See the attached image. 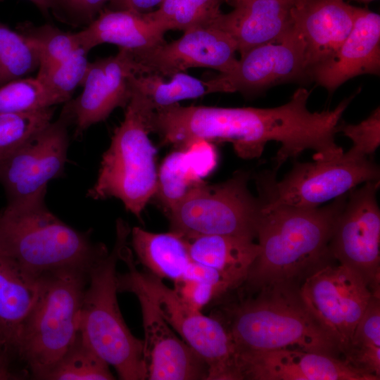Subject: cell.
Masks as SVG:
<instances>
[{"label": "cell", "instance_id": "cell-1", "mask_svg": "<svg viewBox=\"0 0 380 380\" xmlns=\"http://www.w3.org/2000/svg\"><path fill=\"white\" fill-rule=\"evenodd\" d=\"M309 96L306 89L299 88L287 103L270 108L175 103L144 117L149 132L158 134L163 144L182 147L195 139L227 141L238 156L253 159L262 155L267 142H279L274 157L277 170L306 150L323 156L334 146L336 114L331 110L310 111Z\"/></svg>", "mask_w": 380, "mask_h": 380}, {"label": "cell", "instance_id": "cell-2", "mask_svg": "<svg viewBox=\"0 0 380 380\" xmlns=\"http://www.w3.org/2000/svg\"><path fill=\"white\" fill-rule=\"evenodd\" d=\"M348 194L324 207L299 208L264 203L256 229L259 253L244 281L257 292L300 283L332 259L329 243Z\"/></svg>", "mask_w": 380, "mask_h": 380}, {"label": "cell", "instance_id": "cell-3", "mask_svg": "<svg viewBox=\"0 0 380 380\" xmlns=\"http://www.w3.org/2000/svg\"><path fill=\"white\" fill-rule=\"evenodd\" d=\"M0 253L25 277L37 280L61 268L89 270L108 251L89 232L63 222L41 199L5 207L0 214Z\"/></svg>", "mask_w": 380, "mask_h": 380}, {"label": "cell", "instance_id": "cell-4", "mask_svg": "<svg viewBox=\"0 0 380 380\" xmlns=\"http://www.w3.org/2000/svg\"><path fill=\"white\" fill-rule=\"evenodd\" d=\"M298 286L277 285L227 309V327L240 355L295 349L341 357L334 341L303 301Z\"/></svg>", "mask_w": 380, "mask_h": 380}, {"label": "cell", "instance_id": "cell-5", "mask_svg": "<svg viewBox=\"0 0 380 380\" xmlns=\"http://www.w3.org/2000/svg\"><path fill=\"white\" fill-rule=\"evenodd\" d=\"M131 229L122 220L116 224L110 252L89 270V282L80 315L79 331L85 341L117 372L122 380L147 379L144 341L126 325L119 308L117 264Z\"/></svg>", "mask_w": 380, "mask_h": 380}, {"label": "cell", "instance_id": "cell-6", "mask_svg": "<svg viewBox=\"0 0 380 380\" xmlns=\"http://www.w3.org/2000/svg\"><path fill=\"white\" fill-rule=\"evenodd\" d=\"M89 270L61 268L39 278L36 300L20 327L14 349V357L36 379L61 357L79 332Z\"/></svg>", "mask_w": 380, "mask_h": 380}, {"label": "cell", "instance_id": "cell-7", "mask_svg": "<svg viewBox=\"0 0 380 380\" xmlns=\"http://www.w3.org/2000/svg\"><path fill=\"white\" fill-rule=\"evenodd\" d=\"M125 108L124 120L114 131L97 179L87 196L94 200L117 198L140 219L157 189V149L148 138L142 113L130 103Z\"/></svg>", "mask_w": 380, "mask_h": 380}, {"label": "cell", "instance_id": "cell-8", "mask_svg": "<svg viewBox=\"0 0 380 380\" xmlns=\"http://www.w3.org/2000/svg\"><path fill=\"white\" fill-rule=\"evenodd\" d=\"M122 251L120 260L127 265L126 273L146 291L167 324L206 364L207 380L242 379L236 348L224 323L218 317L206 316L190 307L162 279L139 272L127 245Z\"/></svg>", "mask_w": 380, "mask_h": 380}, {"label": "cell", "instance_id": "cell-9", "mask_svg": "<svg viewBox=\"0 0 380 380\" xmlns=\"http://www.w3.org/2000/svg\"><path fill=\"white\" fill-rule=\"evenodd\" d=\"M249 178L241 170L220 184L203 182L167 212L170 231L185 239L205 235L255 239L262 202L249 191Z\"/></svg>", "mask_w": 380, "mask_h": 380}, {"label": "cell", "instance_id": "cell-10", "mask_svg": "<svg viewBox=\"0 0 380 380\" xmlns=\"http://www.w3.org/2000/svg\"><path fill=\"white\" fill-rule=\"evenodd\" d=\"M379 166L367 156L348 150L330 159L297 162L281 181L275 170L255 177L264 203L315 208L353 189L357 184L379 180Z\"/></svg>", "mask_w": 380, "mask_h": 380}, {"label": "cell", "instance_id": "cell-11", "mask_svg": "<svg viewBox=\"0 0 380 380\" xmlns=\"http://www.w3.org/2000/svg\"><path fill=\"white\" fill-rule=\"evenodd\" d=\"M299 292L343 357L373 295L366 281L349 267L328 263L308 275L300 285Z\"/></svg>", "mask_w": 380, "mask_h": 380}, {"label": "cell", "instance_id": "cell-12", "mask_svg": "<svg viewBox=\"0 0 380 380\" xmlns=\"http://www.w3.org/2000/svg\"><path fill=\"white\" fill-rule=\"evenodd\" d=\"M70 122L63 110L60 118L0 162V184L6 196V205L44 199L48 183L63 173Z\"/></svg>", "mask_w": 380, "mask_h": 380}, {"label": "cell", "instance_id": "cell-13", "mask_svg": "<svg viewBox=\"0 0 380 380\" xmlns=\"http://www.w3.org/2000/svg\"><path fill=\"white\" fill-rule=\"evenodd\" d=\"M379 180L351 189L334 224L329 243L334 259L360 274L373 295L380 296Z\"/></svg>", "mask_w": 380, "mask_h": 380}, {"label": "cell", "instance_id": "cell-14", "mask_svg": "<svg viewBox=\"0 0 380 380\" xmlns=\"http://www.w3.org/2000/svg\"><path fill=\"white\" fill-rule=\"evenodd\" d=\"M308 77L305 46L293 30L281 42L253 48L232 68L205 81L207 93H255L272 86Z\"/></svg>", "mask_w": 380, "mask_h": 380}, {"label": "cell", "instance_id": "cell-15", "mask_svg": "<svg viewBox=\"0 0 380 380\" xmlns=\"http://www.w3.org/2000/svg\"><path fill=\"white\" fill-rule=\"evenodd\" d=\"M117 285L118 292L134 294L140 303L147 379H208L206 364L175 334L146 291L126 272L118 274Z\"/></svg>", "mask_w": 380, "mask_h": 380}, {"label": "cell", "instance_id": "cell-16", "mask_svg": "<svg viewBox=\"0 0 380 380\" xmlns=\"http://www.w3.org/2000/svg\"><path fill=\"white\" fill-rule=\"evenodd\" d=\"M234 42L226 32L208 25L187 30L171 42L130 52L140 74L155 73L170 77L191 68H209L225 72L238 60Z\"/></svg>", "mask_w": 380, "mask_h": 380}, {"label": "cell", "instance_id": "cell-17", "mask_svg": "<svg viewBox=\"0 0 380 380\" xmlns=\"http://www.w3.org/2000/svg\"><path fill=\"white\" fill-rule=\"evenodd\" d=\"M140 74L132 53L119 49L115 56L89 63L81 94L63 110L81 134L105 120L118 107L125 108L131 97L130 77Z\"/></svg>", "mask_w": 380, "mask_h": 380}, {"label": "cell", "instance_id": "cell-18", "mask_svg": "<svg viewBox=\"0 0 380 380\" xmlns=\"http://www.w3.org/2000/svg\"><path fill=\"white\" fill-rule=\"evenodd\" d=\"M242 379L252 380H373L332 355L295 349L240 355Z\"/></svg>", "mask_w": 380, "mask_h": 380}, {"label": "cell", "instance_id": "cell-19", "mask_svg": "<svg viewBox=\"0 0 380 380\" xmlns=\"http://www.w3.org/2000/svg\"><path fill=\"white\" fill-rule=\"evenodd\" d=\"M380 15L355 8L350 32L337 51L311 70L309 77L333 92L348 80L363 74L379 75Z\"/></svg>", "mask_w": 380, "mask_h": 380}, {"label": "cell", "instance_id": "cell-20", "mask_svg": "<svg viewBox=\"0 0 380 380\" xmlns=\"http://www.w3.org/2000/svg\"><path fill=\"white\" fill-rule=\"evenodd\" d=\"M297 0H238L210 25L226 32L241 56L258 46L279 42L293 29Z\"/></svg>", "mask_w": 380, "mask_h": 380}, {"label": "cell", "instance_id": "cell-21", "mask_svg": "<svg viewBox=\"0 0 380 380\" xmlns=\"http://www.w3.org/2000/svg\"><path fill=\"white\" fill-rule=\"evenodd\" d=\"M355 6L343 0H299L293 9V28L305 46L308 75L328 59L351 30Z\"/></svg>", "mask_w": 380, "mask_h": 380}, {"label": "cell", "instance_id": "cell-22", "mask_svg": "<svg viewBox=\"0 0 380 380\" xmlns=\"http://www.w3.org/2000/svg\"><path fill=\"white\" fill-rule=\"evenodd\" d=\"M165 33L146 13L110 8L102 9L84 30L77 32L81 46L88 51L108 43L132 52L165 42Z\"/></svg>", "mask_w": 380, "mask_h": 380}, {"label": "cell", "instance_id": "cell-23", "mask_svg": "<svg viewBox=\"0 0 380 380\" xmlns=\"http://www.w3.org/2000/svg\"><path fill=\"white\" fill-rule=\"evenodd\" d=\"M191 260L212 267L234 287L243 284L259 253L254 239L232 235H205L186 239Z\"/></svg>", "mask_w": 380, "mask_h": 380}, {"label": "cell", "instance_id": "cell-24", "mask_svg": "<svg viewBox=\"0 0 380 380\" xmlns=\"http://www.w3.org/2000/svg\"><path fill=\"white\" fill-rule=\"evenodd\" d=\"M38 290L39 279L25 277L0 253V338L13 357L20 327Z\"/></svg>", "mask_w": 380, "mask_h": 380}, {"label": "cell", "instance_id": "cell-25", "mask_svg": "<svg viewBox=\"0 0 380 380\" xmlns=\"http://www.w3.org/2000/svg\"><path fill=\"white\" fill-rule=\"evenodd\" d=\"M130 234L134 251L149 273L174 282L183 277L191 261L184 238L171 231L153 233L138 227Z\"/></svg>", "mask_w": 380, "mask_h": 380}, {"label": "cell", "instance_id": "cell-26", "mask_svg": "<svg viewBox=\"0 0 380 380\" xmlns=\"http://www.w3.org/2000/svg\"><path fill=\"white\" fill-rule=\"evenodd\" d=\"M129 85V101L145 112L208 94L205 81L184 72L172 75L170 80L155 73L133 75L130 77Z\"/></svg>", "mask_w": 380, "mask_h": 380}, {"label": "cell", "instance_id": "cell-27", "mask_svg": "<svg viewBox=\"0 0 380 380\" xmlns=\"http://www.w3.org/2000/svg\"><path fill=\"white\" fill-rule=\"evenodd\" d=\"M343 359L373 380L380 379V296L372 295Z\"/></svg>", "mask_w": 380, "mask_h": 380}, {"label": "cell", "instance_id": "cell-28", "mask_svg": "<svg viewBox=\"0 0 380 380\" xmlns=\"http://www.w3.org/2000/svg\"><path fill=\"white\" fill-rule=\"evenodd\" d=\"M109 365L85 341L79 331L75 341L38 379L113 380Z\"/></svg>", "mask_w": 380, "mask_h": 380}, {"label": "cell", "instance_id": "cell-29", "mask_svg": "<svg viewBox=\"0 0 380 380\" xmlns=\"http://www.w3.org/2000/svg\"><path fill=\"white\" fill-rule=\"evenodd\" d=\"M179 149L163 160L158 173L157 189L153 197L166 213L203 182L186 149Z\"/></svg>", "mask_w": 380, "mask_h": 380}, {"label": "cell", "instance_id": "cell-30", "mask_svg": "<svg viewBox=\"0 0 380 380\" xmlns=\"http://www.w3.org/2000/svg\"><path fill=\"white\" fill-rule=\"evenodd\" d=\"M222 0H163L159 8L146 13L165 32L210 25L221 13Z\"/></svg>", "mask_w": 380, "mask_h": 380}, {"label": "cell", "instance_id": "cell-31", "mask_svg": "<svg viewBox=\"0 0 380 380\" xmlns=\"http://www.w3.org/2000/svg\"><path fill=\"white\" fill-rule=\"evenodd\" d=\"M39 65V51L33 40L0 22V86L23 77Z\"/></svg>", "mask_w": 380, "mask_h": 380}, {"label": "cell", "instance_id": "cell-32", "mask_svg": "<svg viewBox=\"0 0 380 380\" xmlns=\"http://www.w3.org/2000/svg\"><path fill=\"white\" fill-rule=\"evenodd\" d=\"M19 30L30 37L38 49L39 65L36 77L39 80L44 78L82 46L77 33L65 32L51 25L36 27L25 23L20 25Z\"/></svg>", "mask_w": 380, "mask_h": 380}, {"label": "cell", "instance_id": "cell-33", "mask_svg": "<svg viewBox=\"0 0 380 380\" xmlns=\"http://www.w3.org/2000/svg\"><path fill=\"white\" fill-rule=\"evenodd\" d=\"M52 107L25 113H0V162L51 122Z\"/></svg>", "mask_w": 380, "mask_h": 380}, {"label": "cell", "instance_id": "cell-34", "mask_svg": "<svg viewBox=\"0 0 380 380\" xmlns=\"http://www.w3.org/2000/svg\"><path fill=\"white\" fill-rule=\"evenodd\" d=\"M59 104L37 77H22L0 86V113H25Z\"/></svg>", "mask_w": 380, "mask_h": 380}, {"label": "cell", "instance_id": "cell-35", "mask_svg": "<svg viewBox=\"0 0 380 380\" xmlns=\"http://www.w3.org/2000/svg\"><path fill=\"white\" fill-rule=\"evenodd\" d=\"M88 52L82 46L79 47L44 78L39 80L58 103L69 101L76 87L82 84L90 63Z\"/></svg>", "mask_w": 380, "mask_h": 380}, {"label": "cell", "instance_id": "cell-36", "mask_svg": "<svg viewBox=\"0 0 380 380\" xmlns=\"http://www.w3.org/2000/svg\"><path fill=\"white\" fill-rule=\"evenodd\" d=\"M338 132L352 140L353 146L350 149L352 152L361 156H371L380 144L379 107L358 124L338 125Z\"/></svg>", "mask_w": 380, "mask_h": 380}, {"label": "cell", "instance_id": "cell-37", "mask_svg": "<svg viewBox=\"0 0 380 380\" xmlns=\"http://www.w3.org/2000/svg\"><path fill=\"white\" fill-rule=\"evenodd\" d=\"M173 289L178 296L190 307L199 311L226 293L216 286L187 279H180L175 281Z\"/></svg>", "mask_w": 380, "mask_h": 380}, {"label": "cell", "instance_id": "cell-38", "mask_svg": "<svg viewBox=\"0 0 380 380\" xmlns=\"http://www.w3.org/2000/svg\"><path fill=\"white\" fill-rule=\"evenodd\" d=\"M110 0H54L53 8H60L75 20L89 25Z\"/></svg>", "mask_w": 380, "mask_h": 380}, {"label": "cell", "instance_id": "cell-39", "mask_svg": "<svg viewBox=\"0 0 380 380\" xmlns=\"http://www.w3.org/2000/svg\"><path fill=\"white\" fill-rule=\"evenodd\" d=\"M198 282L216 286L228 293L234 289L233 285L218 271L208 266L194 262L191 260L186 269L183 277Z\"/></svg>", "mask_w": 380, "mask_h": 380}, {"label": "cell", "instance_id": "cell-40", "mask_svg": "<svg viewBox=\"0 0 380 380\" xmlns=\"http://www.w3.org/2000/svg\"><path fill=\"white\" fill-rule=\"evenodd\" d=\"M163 0H110L111 8L114 10H129L139 13L160 5Z\"/></svg>", "mask_w": 380, "mask_h": 380}, {"label": "cell", "instance_id": "cell-41", "mask_svg": "<svg viewBox=\"0 0 380 380\" xmlns=\"http://www.w3.org/2000/svg\"><path fill=\"white\" fill-rule=\"evenodd\" d=\"M12 357L8 354L0 355V380L20 379L25 375L14 371L11 367Z\"/></svg>", "mask_w": 380, "mask_h": 380}, {"label": "cell", "instance_id": "cell-42", "mask_svg": "<svg viewBox=\"0 0 380 380\" xmlns=\"http://www.w3.org/2000/svg\"><path fill=\"white\" fill-rule=\"evenodd\" d=\"M32 2L44 15H49V11L53 9L54 0H29Z\"/></svg>", "mask_w": 380, "mask_h": 380}, {"label": "cell", "instance_id": "cell-43", "mask_svg": "<svg viewBox=\"0 0 380 380\" xmlns=\"http://www.w3.org/2000/svg\"><path fill=\"white\" fill-rule=\"evenodd\" d=\"M4 354H8L9 355H11L5 349V347L4 346V343L0 338V355H4Z\"/></svg>", "mask_w": 380, "mask_h": 380}, {"label": "cell", "instance_id": "cell-44", "mask_svg": "<svg viewBox=\"0 0 380 380\" xmlns=\"http://www.w3.org/2000/svg\"><path fill=\"white\" fill-rule=\"evenodd\" d=\"M224 1L231 4L232 2H234V1H238V0H222V1ZM297 1H299V0H297Z\"/></svg>", "mask_w": 380, "mask_h": 380}, {"label": "cell", "instance_id": "cell-45", "mask_svg": "<svg viewBox=\"0 0 380 380\" xmlns=\"http://www.w3.org/2000/svg\"><path fill=\"white\" fill-rule=\"evenodd\" d=\"M360 1H372V0H360Z\"/></svg>", "mask_w": 380, "mask_h": 380}]
</instances>
